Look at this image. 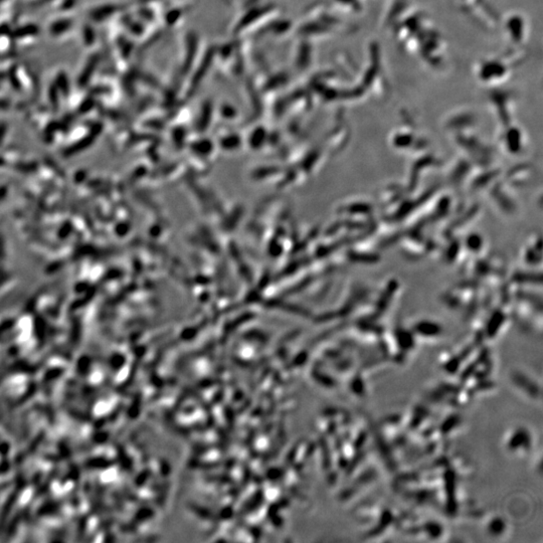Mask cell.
<instances>
[{"label": "cell", "mask_w": 543, "mask_h": 543, "mask_svg": "<svg viewBox=\"0 0 543 543\" xmlns=\"http://www.w3.org/2000/svg\"><path fill=\"white\" fill-rule=\"evenodd\" d=\"M483 238L480 235H472L467 239L466 247L473 252H480L483 248Z\"/></svg>", "instance_id": "cell-3"}, {"label": "cell", "mask_w": 543, "mask_h": 543, "mask_svg": "<svg viewBox=\"0 0 543 543\" xmlns=\"http://www.w3.org/2000/svg\"><path fill=\"white\" fill-rule=\"evenodd\" d=\"M414 331L418 335H423L425 338L438 337L442 333V327L438 323H434L428 320H420L416 322L414 326Z\"/></svg>", "instance_id": "cell-2"}, {"label": "cell", "mask_w": 543, "mask_h": 543, "mask_svg": "<svg viewBox=\"0 0 543 543\" xmlns=\"http://www.w3.org/2000/svg\"><path fill=\"white\" fill-rule=\"evenodd\" d=\"M541 241L540 236L532 237V239L525 245L523 251H522V260L524 263L528 266H535L536 264H540L541 262V256L534 254V251L541 252Z\"/></svg>", "instance_id": "cell-1"}]
</instances>
